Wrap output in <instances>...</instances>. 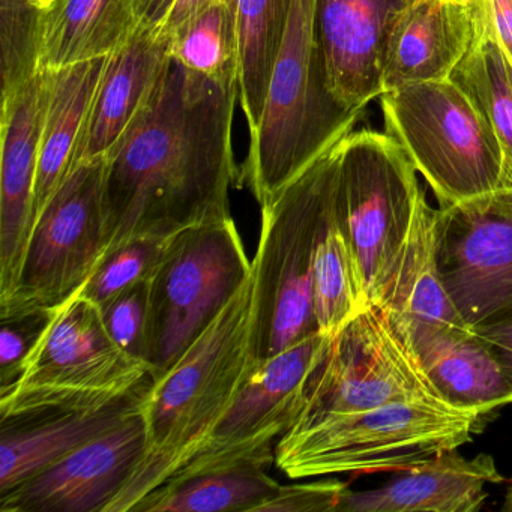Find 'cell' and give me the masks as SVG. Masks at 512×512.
<instances>
[{
	"mask_svg": "<svg viewBox=\"0 0 512 512\" xmlns=\"http://www.w3.org/2000/svg\"><path fill=\"white\" fill-rule=\"evenodd\" d=\"M238 100V86L218 85L170 58L151 100L106 158L103 259L134 239L232 220Z\"/></svg>",
	"mask_w": 512,
	"mask_h": 512,
	"instance_id": "cell-1",
	"label": "cell"
},
{
	"mask_svg": "<svg viewBox=\"0 0 512 512\" xmlns=\"http://www.w3.org/2000/svg\"><path fill=\"white\" fill-rule=\"evenodd\" d=\"M251 310L250 278L181 359L152 382L143 406L145 458L106 512L133 511L205 445L256 371Z\"/></svg>",
	"mask_w": 512,
	"mask_h": 512,
	"instance_id": "cell-2",
	"label": "cell"
},
{
	"mask_svg": "<svg viewBox=\"0 0 512 512\" xmlns=\"http://www.w3.org/2000/svg\"><path fill=\"white\" fill-rule=\"evenodd\" d=\"M364 115L341 106L329 89L314 29L313 0H293L262 121L250 136L239 182L250 188L260 208L269 205L320 155L355 130Z\"/></svg>",
	"mask_w": 512,
	"mask_h": 512,
	"instance_id": "cell-3",
	"label": "cell"
},
{
	"mask_svg": "<svg viewBox=\"0 0 512 512\" xmlns=\"http://www.w3.org/2000/svg\"><path fill=\"white\" fill-rule=\"evenodd\" d=\"M338 143L263 206L251 271L256 367L317 334L313 266L334 199Z\"/></svg>",
	"mask_w": 512,
	"mask_h": 512,
	"instance_id": "cell-4",
	"label": "cell"
},
{
	"mask_svg": "<svg viewBox=\"0 0 512 512\" xmlns=\"http://www.w3.org/2000/svg\"><path fill=\"white\" fill-rule=\"evenodd\" d=\"M481 413L442 400L401 401L287 431L275 464L289 478L404 472L472 439Z\"/></svg>",
	"mask_w": 512,
	"mask_h": 512,
	"instance_id": "cell-5",
	"label": "cell"
},
{
	"mask_svg": "<svg viewBox=\"0 0 512 512\" xmlns=\"http://www.w3.org/2000/svg\"><path fill=\"white\" fill-rule=\"evenodd\" d=\"M403 146L388 133L350 131L338 142L332 215L367 305L379 304L424 190Z\"/></svg>",
	"mask_w": 512,
	"mask_h": 512,
	"instance_id": "cell-6",
	"label": "cell"
},
{
	"mask_svg": "<svg viewBox=\"0 0 512 512\" xmlns=\"http://www.w3.org/2000/svg\"><path fill=\"white\" fill-rule=\"evenodd\" d=\"M379 101L385 133L403 146L440 206L500 188L499 142L451 79L401 86Z\"/></svg>",
	"mask_w": 512,
	"mask_h": 512,
	"instance_id": "cell-7",
	"label": "cell"
},
{
	"mask_svg": "<svg viewBox=\"0 0 512 512\" xmlns=\"http://www.w3.org/2000/svg\"><path fill=\"white\" fill-rule=\"evenodd\" d=\"M235 221L191 227L167 239L151 287L149 365L166 374L251 278Z\"/></svg>",
	"mask_w": 512,
	"mask_h": 512,
	"instance_id": "cell-8",
	"label": "cell"
},
{
	"mask_svg": "<svg viewBox=\"0 0 512 512\" xmlns=\"http://www.w3.org/2000/svg\"><path fill=\"white\" fill-rule=\"evenodd\" d=\"M304 406L289 431L401 401L443 400L388 311L371 304L353 317L308 374ZM448 403V401H446Z\"/></svg>",
	"mask_w": 512,
	"mask_h": 512,
	"instance_id": "cell-9",
	"label": "cell"
},
{
	"mask_svg": "<svg viewBox=\"0 0 512 512\" xmlns=\"http://www.w3.org/2000/svg\"><path fill=\"white\" fill-rule=\"evenodd\" d=\"M148 380L151 367L116 344L79 290L53 313L16 385L0 392V419L106 400Z\"/></svg>",
	"mask_w": 512,
	"mask_h": 512,
	"instance_id": "cell-10",
	"label": "cell"
},
{
	"mask_svg": "<svg viewBox=\"0 0 512 512\" xmlns=\"http://www.w3.org/2000/svg\"><path fill=\"white\" fill-rule=\"evenodd\" d=\"M104 169L106 160L77 164L38 215L0 320L58 310L85 286L104 256Z\"/></svg>",
	"mask_w": 512,
	"mask_h": 512,
	"instance_id": "cell-11",
	"label": "cell"
},
{
	"mask_svg": "<svg viewBox=\"0 0 512 512\" xmlns=\"http://www.w3.org/2000/svg\"><path fill=\"white\" fill-rule=\"evenodd\" d=\"M440 278L470 329L512 322V188L436 209Z\"/></svg>",
	"mask_w": 512,
	"mask_h": 512,
	"instance_id": "cell-12",
	"label": "cell"
},
{
	"mask_svg": "<svg viewBox=\"0 0 512 512\" xmlns=\"http://www.w3.org/2000/svg\"><path fill=\"white\" fill-rule=\"evenodd\" d=\"M331 338L317 332L259 365L202 449L170 479L218 467L275 463L278 440L298 419L308 374Z\"/></svg>",
	"mask_w": 512,
	"mask_h": 512,
	"instance_id": "cell-13",
	"label": "cell"
},
{
	"mask_svg": "<svg viewBox=\"0 0 512 512\" xmlns=\"http://www.w3.org/2000/svg\"><path fill=\"white\" fill-rule=\"evenodd\" d=\"M143 412L0 496V512H106L145 458Z\"/></svg>",
	"mask_w": 512,
	"mask_h": 512,
	"instance_id": "cell-14",
	"label": "cell"
},
{
	"mask_svg": "<svg viewBox=\"0 0 512 512\" xmlns=\"http://www.w3.org/2000/svg\"><path fill=\"white\" fill-rule=\"evenodd\" d=\"M152 382L106 400L2 419L0 496L143 412Z\"/></svg>",
	"mask_w": 512,
	"mask_h": 512,
	"instance_id": "cell-15",
	"label": "cell"
},
{
	"mask_svg": "<svg viewBox=\"0 0 512 512\" xmlns=\"http://www.w3.org/2000/svg\"><path fill=\"white\" fill-rule=\"evenodd\" d=\"M52 73L41 71L2 101L0 157V302L16 287L34 224L35 184Z\"/></svg>",
	"mask_w": 512,
	"mask_h": 512,
	"instance_id": "cell-16",
	"label": "cell"
},
{
	"mask_svg": "<svg viewBox=\"0 0 512 512\" xmlns=\"http://www.w3.org/2000/svg\"><path fill=\"white\" fill-rule=\"evenodd\" d=\"M412 0H313L314 29L332 95L350 112L379 100L389 26Z\"/></svg>",
	"mask_w": 512,
	"mask_h": 512,
	"instance_id": "cell-17",
	"label": "cell"
},
{
	"mask_svg": "<svg viewBox=\"0 0 512 512\" xmlns=\"http://www.w3.org/2000/svg\"><path fill=\"white\" fill-rule=\"evenodd\" d=\"M473 0H412L395 17L380 56L382 92L448 80L475 43Z\"/></svg>",
	"mask_w": 512,
	"mask_h": 512,
	"instance_id": "cell-18",
	"label": "cell"
},
{
	"mask_svg": "<svg viewBox=\"0 0 512 512\" xmlns=\"http://www.w3.org/2000/svg\"><path fill=\"white\" fill-rule=\"evenodd\" d=\"M500 481L493 457H461L455 449L376 490H346L337 512H476L488 497L485 485Z\"/></svg>",
	"mask_w": 512,
	"mask_h": 512,
	"instance_id": "cell-19",
	"label": "cell"
},
{
	"mask_svg": "<svg viewBox=\"0 0 512 512\" xmlns=\"http://www.w3.org/2000/svg\"><path fill=\"white\" fill-rule=\"evenodd\" d=\"M169 62V44L140 26L130 43L107 58L76 166L109 157L151 100Z\"/></svg>",
	"mask_w": 512,
	"mask_h": 512,
	"instance_id": "cell-20",
	"label": "cell"
},
{
	"mask_svg": "<svg viewBox=\"0 0 512 512\" xmlns=\"http://www.w3.org/2000/svg\"><path fill=\"white\" fill-rule=\"evenodd\" d=\"M406 335L443 400L485 415L512 403V382L473 329L419 325Z\"/></svg>",
	"mask_w": 512,
	"mask_h": 512,
	"instance_id": "cell-21",
	"label": "cell"
},
{
	"mask_svg": "<svg viewBox=\"0 0 512 512\" xmlns=\"http://www.w3.org/2000/svg\"><path fill=\"white\" fill-rule=\"evenodd\" d=\"M137 29L136 0H56L43 10L40 70L109 58Z\"/></svg>",
	"mask_w": 512,
	"mask_h": 512,
	"instance_id": "cell-22",
	"label": "cell"
},
{
	"mask_svg": "<svg viewBox=\"0 0 512 512\" xmlns=\"http://www.w3.org/2000/svg\"><path fill=\"white\" fill-rule=\"evenodd\" d=\"M379 305L400 331L419 325L470 329L449 298L436 257V209L425 193L419 200L409 239Z\"/></svg>",
	"mask_w": 512,
	"mask_h": 512,
	"instance_id": "cell-23",
	"label": "cell"
},
{
	"mask_svg": "<svg viewBox=\"0 0 512 512\" xmlns=\"http://www.w3.org/2000/svg\"><path fill=\"white\" fill-rule=\"evenodd\" d=\"M106 62L107 58H101L50 71L52 83L41 136L40 163L35 184L34 223L56 190L76 167L89 112Z\"/></svg>",
	"mask_w": 512,
	"mask_h": 512,
	"instance_id": "cell-24",
	"label": "cell"
},
{
	"mask_svg": "<svg viewBox=\"0 0 512 512\" xmlns=\"http://www.w3.org/2000/svg\"><path fill=\"white\" fill-rule=\"evenodd\" d=\"M239 55V100L248 131L262 121L269 83L286 40L293 0H230Z\"/></svg>",
	"mask_w": 512,
	"mask_h": 512,
	"instance_id": "cell-25",
	"label": "cell"
},
{
	"mask_svg": "<svg viewBox=\"0 0 512 512\" xmlns=\"http://www.w3.org/2000/svg\"><path fill=\"white\" fill-rule=\"evenodd\" d=\"M280 487L259 464L218 467L169 479L143 497L133 512H257Z\"/></svg>",
	"mask_w": 512,
	"mask_h": 512,
	"instance_id": "cell-26",
	"label": "cell"
},
{
	"mask_svg": "<svg viewBox=\"0 0 512 512\" xmlns=\"http://www.w3.org/2000/svg\"><path fill=\"white\" fill-rule=\"evenodd\" d=\"M449 79L493 130L503 158L500 188H512V68L485 31L481 16L475 43Z\"/></svg>",
	"mask_w": 512,
	"mask_h": 512,
	"instance_id": "cell-27",
	"label": "cell"
},
{
	"mask_svg": "<svg viewBox=\"0 0 512 512\" xmlns=\"http://www.w3.org/2000/svg\"><path fill=\"white\" fill-rule=\"evenodd\" d=\"M313 302L317 328L329 337L337 335L353 317L370 307L362 295L349 247L332 209L314 254Z\"/></svg>",
	"mask_w": 512,
	"mask_h": 512,
	"instance_id": "cell-28",
	"label": "cell"
},
{
	"mask_svg": "<svg viewBox=\"0 0 512 512\" xmlns=\"http://www.w3.org/2000/svg\"><path fill=\"white\" fill-rule=\"evenodd\" d=\"M173 61L223 86H238L239 55L230 0L200 11L167 40Z\"/></svg>",
	"mask_w": 512,
	"mask_h": 512,
	"instance_id": "cell-29",
	"label": "cell"
},
{
	"mask_svg": "<svg viewBox=\"0 0 512 512\" xmlns=\"http://www.w3.org/2000/svg\"><path fill=\"white\" fill-rule=\"evenodd\" d=\"M41 19L43 10L32 0H0L2 101L41 73Z\"/></svg>",
	"mask_w": 512,
	"mask_h": 512,
	"instance_id": "cell-30",
	"label": "cell"
},
{
	"mask_svg": "<svg viewBox=\"0 0 512 512\" xmlns=\"http://www.w3.org/2000/svg\"><path fill=\"white\" fill-rule=\"evenodd\" d=\"M167 239H134L113 250L98 263L80 293L101 308L122 290L148 280L163 257Z\"/></svg>",
	"mask_w": 512,
	"mask_h": 512,
	"instance_id": "cell-31",
	"label": "cell"
},
{
	"mask_svg": "<svg viewBox=\"0 0 512 512\" xmlns=\"http://www.w3.org/2000/svg\"><path fill=\"white\" fill-rule=\"evenodd\" d=\"M101 316L116 344L128 355L149 365V335H151L149 278L122 290L112 301L101 307Z\"/></svg>",
	"mask_w": 512,
	"mask_h": 512,
	"instance_id": "cell-32",
	"label": "cell"
},
{
	"mask_svg": "<svg viewBox=\"0 0 512 512\" xmlns=\"http://www.w3.org/2000/svg\"><path fill=\"white\" fill-rule=\"evenodd\" d=\"M56 311V310H55ZM55 311L38 310L2 320L0 329V392L8 391L22 376L29 353L40 340Z\"/></svg>",
	"mask_w": 512,
	"mask_h": 512,
	"instance_id": "cell-33",
	"label": "cell"
},
{
	"mask_svg": "<svg viewBox=\"0 0 512 512\" xmlns=\"http://www.w3.org/2000/svg\"><path fill=\"white\" fill-rule=\"evenodd\" d=\"M346 490L349 484L338 479L281 485L257 512H337Z\"/></svg>",
	"mask_w": 512,
	"mask_h": 512,
	"instance_id": "cell-34",
	"label": "cell"
},
{
	"mask_svg": "<svg viewBox=\"0 0 512 512\" xmlns=\"http://www.w3.org/2000/svg\"><path fill=\"white\" fill-rule=\"evenodd\" d=\"M482 25L512 68V0H473Z\"/></svg>",
	"mask_w": 512,
	"mask_h": 512,
	"instance_id": "cell-35",
	"label": "cell"
},
{
	"mask_svg": "<svg viewBox=\"0 0 512 512\" xmlns=\"http://www.w3.org/2000/svg\"><path fill=\"white\" fill-rule=\"evenodd\" d=\"M224 2V0H175L166 20H164L161 28L155 32L158 38L166 41L175 34L178 29H181L188 20L193 19L194 16L211 7V5Z\"/></svg>",
	"mask_w": 512,
	"mask_h": 512,
	"instance_id": "cell-36",
	"label": "cell"
},
{
	"mask_svg": "<svg viewBox=\"0 0 512 512\" xmlns=\"http://www.w3.org/2000/svg\"><path fill=\"white\" fill-rule=\"evenodd\" d=\"M496 353L512 382V322L473 329Z\"/></svg>",
	"mask_w": 512,
	"mask_h": 512,
	"instance_id": "cell-37",
	"label": "cell"
},
{
	"mask_svg": "<svg viewBox=\"0 0 512 512\" xmlns=\"http://www.w3.org/2000/svg\"><path fill=\"white\" fill-rule=\"evenodd\" d=\"M175 0H136V14L140 28L157 32L166 20Z\"/></svg>",
	"mask_w": 512,
	"mask_h": 512,
	"instance_id": "cell-38",
	"label": "cell"
},
{
	"mask_svg": "<svg viewBox=\"0 0 512 512\" xmlns=\"http://www.w3.org/2000/svg\"><path fill=\"white\" fill-rule=\"evenodd\" d=\"M503 511L512 512V481L509 482L508 491H506L505 503L502 506Z\"/></svg>",
	"mask_w": 512,
	"mask_h": 512,
	"instance_id": "cell-39",
	"label": "cell"
},
{
	"mask_svg": "<svg viewBox=\"0 0 512 512\" xmlns=\"http://www.w3.org/2000/svg\"><path fill=\"white\" fill-rule=\"evenodd\" d=\"M34 4H37L41 10H47V8L52 7L55 4L56 0H32Z\"/></svg>",
	"mask_w": 512,
	"mask_h": 512,
	"instance_id": "cell-40",
	"label": "cell"
}]
</instances>
